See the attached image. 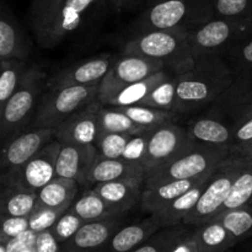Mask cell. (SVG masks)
Masks as SVG:
<instances>
[{"label": "cell", "mask_w": 252, "mask_h": 252, "mask_svg": "<svg viewBox=\"0 0 252 252\" xmlns=\"http://www.w3.org/2000/svg\"><path fill=\"white\" fill-rule=\"evenodd\" d=\"M230 155L225 148L211 147L194 142L189 149L182 152L170 161L147 172L145 187L170 181L193 180L212 174Z\"/></svg>", "instance_id": "8992f818"}, {"label": "cell", "mask_w": 252, "mask_h": 252, "mask_svg": "<svg viewBox=\"0 0 252 252\" xmlns=\"http://www.w3.org/2000/svg\"><path fill=\"white\" fill-rule=\"evenodd\" d=\"M177 75L170 76L167 80L160 84L157 89L152 91L139 105L148 106V107L157 108V110L167 111L176 115V86ZM177 116V115H176Z\"/></svg>", "instance_id": "d590c367"}, {"label": "cell", "mask_w": 252, "mask_h": 252, "mask_svg": "<svg viewBox=\"0 0 252 252\" xmlns=\"http://www.w3.org/2000/svg\"><path fill=\"white\" fill-rule=\"evenodd\" d=\"M98 157L95 145H78L61 143V152L57 159L56 177L74 180L84 186L85 176Z\"/></svg>", "instance_id": "ac0fdd59"}, {"label": "cell", "mask_w": 252, "mask_h": 252, "mask_svg": "<svg viewBox=\"0 0 252 252\" xmlns=\"http://www.w3.org/2000/svg\"><path fill=\"white\" fill-rule=\"evenodd\" d=\"M233 132L234 143L231 149L252 142V108L241 113L236 120L233 121Z\"/></svg>", "instance_id": "7bdbcfd3"}, {"label": "cell", "mask_w": 252, "mask_h": 252, "mask_svg": "<svg viewBox=\"0 0 252 252\" xmlns=\"http://www.w3.org/2000/svg\"><path fill=\"white\" fill-rule=\"evenodd\" d=\"M187 130L192 139L199 144L229 150L233 147V123L220 111L194 117L189 122Z\"/></svg>", "instance_id": "2e32d148"}, {"label": "cell", "mask_w": 252, "mask_h": 252, "mask_svg": "<svg viewBox=\"0 0 252 252\" xmlns=\"http://www.w3.org/2000/svg\"><path fill=\"white\" fill-rule=\"evenodd\" d=\"M228 252H234V251H231V250H229V251H228Z\"/></svg>", "instance_id": "816d5d0a"}, {"label": "cell", "mask_w": 252, "mask_h": 252, "mask_svg": "<svg viewBox=\"0 0 252 252\" xmlns=\"http://www.w3.org/2000/svg\"><path fill=\"white\" fill-rule=\"evenodd\" d=\"M211 176V174L206 175V176L198 177V179L193 180H181V181H170V182H162V184L154 185V186L144 187V191L142 193V199H140V208L144 212H148L154 214L155 212L160 211L186 193L187 191L192 189V187L197 186L198 184L203 182Z\"/></svg>", "instance_id": "7402d4cb"}, {"label": "cell", "mask_w": 252, "mask_h": 252, "mask_svg": "<svg viewBox=\"0 0 252 252\" xmlns=\"http://www.w3.org/2000/svg\"><path fill=\"white\" fill-rule=\"evenodd\" d=\"M38 233H34L32 230H27L20 235L15 236L11 240L5 243L2 246L4 252H27L33 251L34 244Z\"/></svg>", "instance_id": "f6af8a7d"}, {"label": "cell", "mask_w": 252, "mask_h": 252, "mask_svg": "<svg viewBox=\"0 0 252 252\" xmlns=\"http://www.w3.org/2000/svg\"><path fill=\"white\" fill-rule=\"evenodd\" d=\"M62 245L54 238L51 230L38 233L34 244L33 252H61Z\"/></svg>", "instance_id": "7dc6e473"}, {"label": "cell", "mask_w": 252, "mask_h": 252, "mask_svg": "<svg viewBox=\"0 0 252 252\" xmlns=\"http://www.w3.org/2000/svg\"><path fill=\"white\" fill-rule=\"evenodd\" d=\"M176 115L192 112L216 102L234 83L235 74L223 56L194 59L191 70L177 75Z\"/></svg>", "instance_id": "7a4b0ae2"}, {"label": "cell", "mask_w": 252, "mask_h": 252, "mask_svg": "<svg viewBox=\"0 0 252 252\" xmlns=\"http://www.w3.org/2000/svg\"><path fill=\"white\" fill-rule=\"evenodd\" d=\"M107 0H32L29 24L37 43L51 49L100 24Z\"/></svg>", "instance_id": "6da1fadb"}, {"label": "cell", "mask_w": 252, "mask_h": 252, "mask_svg": "<svg viewBox=\"0 0 252 252\" xmlns=\"http://www.w3.org/2000/svg\"><path fill=\"white\" fill-rule=\"evenodd\" d=\"M70 209L85 223L121 218L123 216L120 211L106 203L93 189H85L80 197L73 202Z\"/></svg>", "instance_id": "f546056e"}, {"label": "cell", "mask_w": 252, "mask_h": 252, "mask_svg": "<svg viewBox=\"0 0 252 252\" xmlns=\"http://www.w3.org/2000/svg\"><path fill=\"white\" fill-rule=\"evenodd\" d=\"M132 177H145L144 167L123 159H106L98 155L86 174L84 186H95Z\"/></svg>", "instance_id": "603a6c76"}, {"label": "cell", "mask_w": 252, "mask_h": 252, "mask_svg": "<svg viewBox=\"0 0 252 252\" xmlns=\"http://www.w3.org/2000/svg\"><path fill=\"white\" fill-rule=\"evenodd\" d=\"M115 62L116 59L112 56H98L66 66L65 69L48 78L47 90L66 86L101 84Z\"/></svg>", "instance_id": "9a60e30c"}, {"label": "cell", "mask_w": 252, "mask_h": 252, "mask_svg": "<svg viewBox=\"0 0 252 252\" xmlns=\"http://www.w3.org/2000/svg\"><path fill=\"white\" fill-rule=\"evenodd\" d=\"M214 16L213 0L196 1H159L145 5L135 21L137 33L149 31L184 30L192 31Z\"/></svg>", "instance_id": "277c9868"}, {"label": "cell", "mask_w": 252, "mask_h": 252, "mask_svg": "<svg viewBox=\"0 0 252 252\" xmlns=\"http://www.w3.org/2000/svg\"><path fill=\"white\" fill-rule=\"evenodd\" d=\"M152 129L142 130V132L137 133V134H133L130 137L129 142L127 143V147L125 149V153L122 155L123 160H126L128 162H132V164L142 165L143 166V162H144L145 154H147L148 149V139H149V134Z\"/></svg>", "instance_id": "60d3db41"}, {"label": "cell", "mask_w": 252, "mask_h": 252, "mask_svg": "<svg viewBox=\"0 0 252 252\" xmlns=\"http://www.w3.org/2000/svg\"><path fill=\"white\" fill-rule=\"evenodd\" d=\"M246 159L230 154L214 170L207 181L201 198L191 213L184 219V225L196 228L216 218L230 194L236 177L245 166Z\"/></svg>", "instance_id": "ba28073f"}, {"label": "cell", "mask_w": 252, "mask_h": 252, "mask_svg": "<svg viewBox=\"0 0 252 252\" xmlns=\"http://www.w3.org/2000/svg\"><path fill=\"white\" fill-rule=\"evenodd\" d=\"M122 224L121 218L86 223L70 240L62 245L61 252H96L122 228Z\"/></svg>", "instance_id": "d6986e66"}, {"label": "cell", "mask_w": 252, "mask_h": 252, "mask_svg": "<svg viewBox=\"0 0 252 252\" xmlns=\"http://www.w3.org/2000/svg\"><path fill=\"white\" fill-rule=\"evenodd\" d=\"M69 208L36 209L32 213V216H30V230L34 231V233L51 230L54 226V224L59 220V218Z\"/></svg>", "instance_id": "b9f144b4"}, {"label": "cell", "mask_w": 252, "mask_h": 252, "mask_svg": "<svg viewBox=\"0 0 252 252\" xmlns=\"http://www.w3.org/2000/svg\"><path fill=\"white\" fill-rule=\"evenodd\" d=\"M189 32L184 30L137 33L125 44L123 54H135L162 62L167 71L181 75L194 65L189 46Z\"/></svg>", "instance_id": "5b68a950"}, {"label": "cell", "mask_w": 252, "mask_h": 252, "mask_svg": "<svg viewBox=\"0 0 252 252\" xmlns=\"http://www.w3.org/2000/svg\"><path fill=\"white\" fill-rule=\"evenodd\" d=\"M107 1L111 9L115 11H126V10L134 9L140 4H145L148 0H107Z\"/></svg>", "instance_id": "c3c4849f"}, {"label": "cell", "mask_w": 252, "mask_h": 252, "mask_svg": "<svg viewBox=\"0 0 252 252\" xmlns=\"http://www.w3.org/2000/svg\"><path fill=\"white\" fill-rule=\"evenodd\" d=\"M100 84L46 90L30 128L56 129L66 118L98 100Z\"/></svg>", "instance_id": "52a82bcc"}, {"label": "cell", "mask_w": 252, "mask_h": 252, "mask_svg": "<svg viewBox=\"0 0 252 252\" xmlns=\"http://www.w3.org/2000/svg\"><path fill=\"white\" fill-rule=\"evenodd\" d=\"M0 65H1V74H0V111H1L19 88L29 65L25 61H19V59L0 61Z\"/></svg>", "instance_id": "d6a6232c"}, {"label": "cell", "mask_w": 252, "mask_h": 252, "mask_svg": "<svg viewBox=\"0 0 252 252\" xmlns=\"http://www.w3.org/2000/svg\"><path fill=\"white\" fill-rule=\"evenodd\" d=\"M47 80L48 75L41 66L29 65L17 90L0 111V137L4 145L31 125L47 90Z\"/></svg>", "instance_id": "3957f363"}, {"label": "cell", "mask_w": 252, "mask_h": 252, "mask_svg": "<svg viewBox=\"0 0 252 252\" xmlns=\"http://www.w3.org/2000/svg\"><path fill=\"white\" fill-rule=\"evenodd\" d=\"M79 184L74 180L56 177L42 187L38 193L36 209L70 208L79 192Z\"/></svg>", "instance_id": "4316f807"}, {"label": "cell", "mask_w": 252, "mask_h": 252, "mask_svg": "<svg viewBox=\"0 0 252 252\" xmlns=\"http://www.w3.org/2000/svg\"><path fill=\"white\" fill-rule=\"evenodd\" d=\"M193 143L194 140L189 135L187 128L175 125L172 121L153 128L150 130L147 154L143 162L145 174L176 158Z\"/></svg>", "instance_id": "8fae6325"}, {"label": "cell", "mask_w": 252, "mask_h": 252, "mask_svg": "<svg viewBox=\"0 0 252 252\" xmlns=\"http://www.w3.org/2000/svg\"><path fill=\"white\" fill-rule=\"evenodd\" d=\"M0 212L1 217H30L37 208L38 193L26 191L10 184H1Z\"/></svg>", "instance_id": "83f0119b"}, {"label": "cell", "mask_w": 252, "mask_h": 252, "mask_svg": "<svg viewBox=\"0 0 252 252\" xmlns=\"http://www.w3.org/2000/svg\"><path fill=\"white\" fill-rule=\"evenodd\" d=\"M252 36V20H231L213 17L202 26L189 32L192 57L223 56L239 42Z\"/></svg>", "instance_id": "9c48e42d"}, {"label": "cell", "mask_w": 252, "mask_h": 252, "mask_svg": "<svg viewBox=\"0 0 252 252\" xmlns=\"http://www.w3.org/2000/svg\"><path fill=\"white\" fill-rule=\"evenodd\" d=\"M172 75H175V74L162 70L155 75L150 76V78L145 79V80L139 81V83L121 86L115 90L98 95V101L102 105L115 106V107L139 105L154 89H157L160 84L164 83Z\"/></svg>", "instance_id": "44dd1931"}, {"label": "cell", "mask_w": 252, "mask_h": 252, "mask_svg": "<svg viewBox=\"0 0 252 252\" xmlns=\"http://www.w3.org/2000/svg\"><path fill=\"white\" fill-rule=\"evenodd\" d=\"M216 103L218 111L226 116L231 123L241 113L252 108V73L235 76L228 91Z\"/></svg>", "instance_id": "d4e9b609"}, {"label": "cell", "mask_w": 252, "mask_h": 252, "mask_svg": "<svg viewBox=\"0 0 252 252\" xmlns=\"http://www.w3.org/2000/svg\"><path fill=\"white\" fill-rule=\"evenodd\" d=\"M162 252H201L193 236V228L179 225L171 229Z\"/></svg>", "instance_id": "f35d334b"}, {"label": "cell", "mask_w": 252, "mask_h": 252, "mask_svg": "<svg viewBox=\"0 0 252 252\" xmlns=\"http://www.w3.org/2000/svg\"><path fill=\"white\" fill-rule=\"evenodd\" d=\"M31 41L19 24L12 10L4 0L0 1V61H27Z\"/></svg>", "instance_id": "e0dca14e"}, {"label": "cell", "mask_w": 252, "mask_h": 252, "mask_svg": "<svg viewBox=\"0 0 252 252\" xmlns=\"http://www.w3.org/2000/svg\"><path fill=\"white\" fill-rule=\"evenodd\" d=\"M101 106L100 101H94L66 118L54 129V139L68 144L95 145L100 134L98 115Z\"/></svg>", "instance_id": "4fadbf2b"}, {"label": "cell", "mask_w": 252, "mask_h": 252, "mask_svg": "<svg viewBox=\"0 0 252 252\" xmlns=\"http://www.w3.org/2000/svg\"><path fill=\"white\" fill-rule=\"evenodd\" d=\"M166 70L162 62L135 54H123L113 63L112 68L100 84L98 95L125 85L139 83L155 74Z\"/></svg>", "instance_id": "7c38bea8"}, {"label": "cell", "mask_w": 252, "mask_h": 252, "mask_svg": "<svg viewBox=\"0 0 252 252\" xmlns=\"http://www.w3.org/2000/svg\"><path fill=\"white\" fill-rule=\"evenodd\" d=\"M214 219H218L225 226L236 244L252 236V207L228 212Z\"/></svg>", "instance_id": "836d02e7"}, {"label": "cell", "mask_w": 252, "mask_h": 252, "mask_svg": "<svg viewBox=\"0 0 252 252\" xmlns=\"http://www.w3.org/2000/svg\"><path fill=\"white\" fill-rule=\"evenodd\" d=\"M120 108L142 129H152V128L161 126L166 122H171L175 117H177L175 113L143 105L127 106V107Z\"/></svg>", "instance_id": "e575fe53"}, {"label": "cell", "mask_w": 252, "mask_h": 252, "mask_svg": "<svg viewBox=\"0 0 252 252\" xmlns=\"http://www.w3.org/2000/svg\"><path fill=\"white\" fill-rule=\"evenodd\" d=\"M171 229H161L155 235H153L149 240L145 241L143 245H140L139 248L132 252H162L165 244H166L167 239L171 234Z\"/></svg>", "instance_id": "bcb514c9"}, {"label": "cell", "mask_w": 252, "mask_h": 252, "mask_svg": "<svg viewBox=\"0 0 252 252\" xmlns=\"http://www.w3.org/2000/svg\"><path fill=\"white\" fill-rule=\"evenodd\" d=\"M152 216L139 223L125 225L96 252H132L160 231Z\"/></svg>", "instance_id": "cb8c5ba5"}, {"label": "cell", "mask_w": 252, "mask_h": 252, "mask_svg": "<svg viewBox=\"0 0 252 252\" xmlns=\"http://www.w3.org/2000/svg\"><path fill=\"white\" fill-rule=\"evenodd\" d=\"M85 221L80 218V217L76 216L70 208L63 214V216L59 218V220L54 224L53 228L51 229V231L53 233L54 238L58 240V243L61 245L65 244L66 241L70 240L84 225H85Z\"/></svg>", "instance_id": "ab89813d"}, {"label": "cell", "mask_w": 252, "mask_h": 252, "mask_svg": "<svg viewBox=\"0 0 252 252\" xmlns=\"http://www.w3.org/2000/svg\"><path fill=\"white\" fill-rule=\"evenodd\" d=\"M54 140L53 129H30L24 130L12 138L2 148L1 174L11 172L24 166L48 143Z\"/></svg>", "instance_id": "5bb4252c"}, {"label": "cell", "mask_w": 252, "mask_h": 252, "mask_svg": "<svg viewBox=\"0 0 252 252\" xmlns=\"http://www.w3.org/2000/svg\"><path fill=\"white\" fill-rule=\"evenodd\" d=\"M144 187V177H132L97 184L93 186V189L106 203L125 214L140 204Z\"/></svg>", "instance_id": "ffe728a7"}, {"label": "cell", "mask_w": 252, "mask_h": 252, "mask_svg": "<svg viewBox=\"0 0 252 252\" xmlns=\"http://www.w3.org/2000/svg\"><path fill=\"white\" fill-rule=\"evenodd\" d=\"M98 127L100 133H118V134H137L142 132L120 107L115 106H101L100 115H98Z\"/></svg>", "instance_id": "1f68e13d"}, {"label": "cell", "mask_w": 252, "mask_h": 252, "mask_svg": "<svg viewBox=\"0 0 252 252\" xmlns=\"http://www.w3.org/2000/svg\"><path fill=\"white\" fill-rule=\"evenodd\" d=\"M230 154L236 155V157L244 158V159L251 160L252 161V142L243 145V147L233 148V149L230 150Z\"/></svg>", "instance_id": "681fc988"}, {"label": "cell", "mask_w": 252, "mask_h": 252, "mask_svg": "<svg viewBox=\"0 0 252 252\" xmlns=\"http://www.w3.org/2000/svg\"><path fill=\"white\" fill-rule=\"evenodd\" d=\"M249 207H252V161L246 159L245 166L236 177L230 194L218 216Z\"/></svg>", "instance_id": "4dcf8cb0"}, {"label": "cell", "mask_w": 252, "mask_h": 252, "mask_svg": "<svg viewBox=\"0 0 252 252\" xmlns=\"http://www.w3.org/2000/svg\"><path fill=\"white\" fill-rule=\"evenodd\" d=\"M214 16L231 20H252V0H213Z\"/></svg>", "instance_id": "8d00e7d4"}, {"label": "cell", "mask_w": 252, "mask_h": 252, "mask_svg": "<svg viewBox=\"0 0 252 252\" xmlns=\"http://www.w3.org/2000/svg\"><path fill=\"white\" fill-rule=\"evenodd\" d=\"M159 1H196V0H148V1L145 2V5H150Z\"/></svg>", "instance_id": "f907efd6"}, {"label": "cell", "mask_w": 252, "mask_h": 252, "mask_svg": "<svg viewBox=\"0 0 252 252\" xmlns=\"http://www.w3.org/2000/svg\"><path fill=\"white\" fill-rule=\"evenodd\" d=\"M0 243L4 245L15 236L30 230V217H1Z\"/></svg>", "instance_id": "ee69618b"}, {"label": "cell", "mask_w": 252, "mask_h": 252, "mask_svg": "<svg viewBox=\"0 0 252 252\" xmlns=\"http://www.w3.org/2000/svg\"><path fill=\"white\" fill-rule=\"evenodd\" d=\"M208 179L204 180L203 182L198 184L197 186L192 187L186 193L180 196L179 198L172 201L171 203L165 206L160 211L152 214V217L155 219L160 229H171L182 225L184 219L191 213L192 209L196 207L198 199L201 198L202 192L206 187Z\"/></svg>", "instance_id": "484cf974"}, {"label": "cell", "mask_w": 252, "mask_h": 252, "mask_svg": "<svg viewBox=\"0 0 252 252\" xmlns=\"http://www.w3.org/2000/svg\"><path fill=\"white\" fill-rule=\"evenodd\" d=\"M133 134H118V133H100L95 147L98 155L106 159H122L127 143Z\"/></svg>", "instance_id": "74e56055"}, {"label": "cell", "mask_w": 252, "mask_h": 252, "mask_svg": "<svg viewBox=\"0 0 252 252\" xmlns=\"http://www.w3.org/2000/svg\"><path fill=\"white\" fill-rule=\"evenodd\" d=\"M61 152V142L52 140L39 150L24 166L11 172L1 174L0 182L10 184L26 191L38 192L42 187L56 179V166Z\"/></svg>", "instance_id": "30bf717a"}, {"label": "cell", "mask_w": 252, "mask_h": 252, "mask_svg": "<svg viewBox=\"0 0 252 252\" xmlns=\"http://www.w3.org/2000/svg\"><path fill=\"white\" fill-rule=\"evenodd\" d=\"M193 236L201 252H228L238 245L218 219L193 228Z\"/></svg>", "instance_id": "f1b7e54d"}]
</instances>
